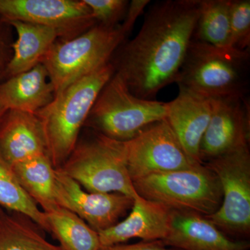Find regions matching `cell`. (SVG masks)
Here are the masks:
<instances>
[{
	"mask_svg": "<svg viewBox=\"0 0 250 250\" xmlns=\"http://www.w3.org/2000/svg\"><path fill=\"white\" fill-rule=\"evenodd\" d=\"M97 24L104 27L119 25L125 18L129 1L126 0H83Z\"/></svg>",
	"mask_w": 250,
	"mask_h": 250,
	"instance_id": "obj_25",
	"label": "cell"
},
{
	"mask_svg": "<svg viewBox=\"0 0 250 250\" xmlns=\"http://www.w3.org/2000/svg\"><path fill=\"white\" fill-rule=\"evenodd\" d=\"M200 0H167L151 6L139 32L112 62L131 93L154 100L177 82L191 43Z\"/></svg>",
	"mask_w": 250,
	"mask_h": 250,
	"instance_id": "obj_1",
	"label": "cell"
},
{
	"mask_svg": "<svg viewBox=\"0 0 250 250\" xmlns=\"http://www.w3.org/2000/svg\"><path fill=\"white\" fill-rule=\"evenodd\" d=\"M140 196L170 210L208 216L218 210L223 192L218 177L200 164L186 170L149 174L133 182Z\"/></svg>",
	"mask_w": 250,
	"mask_h": 250,
	"instance_id": "obj_6",
	"label": "cell"
},
{
	"mask_svg": "<svg viewBox=\"0 0 250 250\" xmlns=\"http://www.w3.org/2000/svg\"><path fill=\"white\" fill-rule=\"evenodd\" d=\"M123 221L99 232L101 248L123 244L132 238L163 241L168 231L170 209L157 202L136 197Z\"/></svg>",
	"mask_w": 250,
	"mask_h": 250,
	"instance_id": "obj_15",
	"label": "cell"
},
{
	"mask_svg": "<svg viewBox=\"0 0 250 250\" xmlns=\"http://www.w3.org/2000/svg\"><path fill=\"white\" fill-rule=\"evenodd\" d=\"M60 169L86 191L139 196L128 172L124 142L99 133L77 143Z\"/></svg>",
	"mask_w": 250,
	"mask_h": 250,
	"instance_id": "obj_7",
	"label": "cell"
},
{
	"mask_svg": "<svg viewBox=\"0 0 250 250\" xmlns=\"http://www.w3.org/2000/svg\"><path fill=\"white\" fill-rule=\"evenodd\" d=\"M0 153L11 165L47 154L45 135L39 117L17 110L6 112L0 123Z\"/></svg>",
	"mask_w": 250,
	"mask_h": 250,
	"instance_id": "obj_16",
	"label": "cell"
},
{
	"mask_svg": "<svg viewBox=\"0 0 250 250\" xmlns=\"http://www.w3.org/2000/svg\"><path fill=\"white\" fill-rule=\"evenodd\" d=\"M149 2L150 1L149 0H132L129 3L125 14L124 22L121 24L122 29L126 36L132 30L135 22L143 14V11Z\"/></svg>",
	"mask_w": 250,
	"mask_h": 250,
	"instance_id": "obj_27",
	"label": "cell"
},
{
	"mask_svg": "<svg viewBox=\"0 0 250 250\" xmlns=\"http://www.w3.org/2000/svg\"><path fill=\"white\" fill-rule=\"evenodd\" d=\"M126 36L121 24L108 27L96 24L73 39L56 41L41 62L55 95L111 62Z\"/></svg>",
	"mask_w": 250,
	"mask_h": 250,
	"instance_id": "obj_4",
	"label": "cell"
},
{
	"mask_svg": "<svg viewBox=\"0 0 250 250\" xmlns=\"http://www.w3.org/2000/svg\"><path fill=\"white\" fill-rule=\"evenodd\" d=\"M100 250H179L166 246L161 241H141L134 244H118Z\"/></svg>",
	"mask_w": 250,
	"mask_h": 250,
	"instance_id": "obj_28",
	"label": "cell"
},
{
	"mask_svg": "<svg viewBox=\"0 0 250 250\" xmlns=\"http://www.w3.org/2000/svg\"><path fill=\"white\" fill-rule=\"evenodd\" d=\"M212 98L179 88L177 98L167 103L166 121L192 162L200 161V148L210 116Z\"/></svg>",
	"mask_w": 250,
	"mask_h": 250,
	"instance_id": "obj_13",
	"label": "cell"
},
{
	"mask_svg": "<svg viewBox=\"0 0 250 250\" xmlns=\"http://www.w3.org/2000/svg\"><path fill=\"white\" fill-rule=\"evenodd\" d=\"M56 196L58 205L73 212L96 231L113 227L131 209L134 199L118 192H90L56 168Z\"/></svg>",
	"mask_w": 250,
	"mask_h": 250,
	"instance_id": "obj_11",
	"label": "cell"
},
{
	"mask_svg": "<svg viewBox=\"0 0 250 250\" xmlns=\"http://www.w3.org/2000/svg\"><path fill=\"white\" fill-rule=\"evenodd\" d=\"M115 72L113 64L108 62L69 85L36 113L42 123L47 156L55 168H60L73 152L95 100Z\"/></svg>",
	"mask_w": 250,
	"mask_h": 250,
	"instance_id": "obj_2",
	"label": "cell"
},
{
	"mask_svg": "<svg viewBox=\"0 0 250 250\" xmlns=\"http://www.w3.org/2000/svg\"><path fill=\"white\" fill-rule=\"evenodd\" d=\"M167 103L135 96L115 72L95 100L85 125L110 139L125 142L165 120Z\"/></svg>",
	"mask_w": 250,
	"mask_h": 250,
	"instance_id": "obj_5",
	"label": "cell"
},
{
	"mask_svg": "<svg viewBox=\"0 0 250 250\" xmlns=\"http://www.w3.org/2000/svg\"><path fill=\"white\" fill-rule=\"evenodd\" d=\"M11 166L21 187L44 213L59 207L56 196V168L47 154Z\"/></svg>",
	"mask_w": 250,
	"mask_h": 250,
	"instance_id": "obj_19",
	"label": "cell"
},
{
	"mask_svg": "<svg viewBox=\"0 0 250 250\" xmlns=\"http://www.w3.org/2000/svg\"><path fill=\"white\" fill-rule=\"evenodd\" d=\"M17 34L11 45L12 56L6 67L5 80L29 71L41 63L42 59L54 42L59 39L57 31L40 24L9 21Z\"/></svg>",
	"mask_w": 250,
	"mask_h": 250,
	"instance_id": "obj_18",
	"label": "cell"
},
{
	"mask_svg": "<svg viewBox=\"0 0 250 250\" xmlns=\"http://www.w3.org/2000/svg\"><path fill=\"white\" fill-rule=\"evenodd\" d=\"M0 206L25 215L49 233L45 213L26 193L18 182L12 166L0 153Z\"/></svg>",
	"mask_w": 250,
	"mask_h": 250,
	"instance_id": "obj_23",
	"label": "cell"
},
{
	"mask_svg": "<svg viewBox=\"0 0 250 250\" xmlns=\"http://www.w3.org/2000/svg\"><path fill=\"white\" fill-rule=\"evenodd\" d=\"M49 233L62 250H100L98 232L73 212L59 207L45 213Z\"/></svg>",
	"mask_w": 250,
	"mask_h": 250,
	"instance_id": "obj_20",
	"label": "cell"
},
{
	"mask_svg": "<svg viewBox=\"0 0 250 250\" xmlns=\"http://www.w3.org/2000/svg\"><path fill=\"white\" fill-rule=\"evenodd\" d=\"M250 1L231 0L230 18V48L249 51Z\"/></svg>",
	"mask_w": 250,
	"mask_h": 250,
	"instance_id": "obj_24",
	"label": "cell"
},
{
	"mask_svg": "<svg viewBox=\"0 0 250 250\" xmlns=\"http://www.w3.org/2000/svg\"><path fill=\"white\" fill-rule=\"evenodd\" d=\"M179 250H249L248 241H236L225 234L203 215L170 210L168 231L161 241Z\"/></svg>",
	"mask_w": 250,
	"mask_h": 250,
	"instance_id": "obj_14",
	"label": "cell"
},
{
	"mask_svg": "<svg viewBox=\"0 0 250 250\" xmlns=\"http://www.w3.org/2000/svg\"><path fill=\"white\" fill-rule=\"evenodd\" d=\"M0 18L52 28L59 40L73 39L97 24L83 0H0Z\"/></svg>",
	"mask_w": 250,
	"mask_h": 250,
	"instance_id": "obj_10",
	"label": "cell"
},
{
	"mask_svg": "<svg viewBox=\"0 0 250 250\" xmlns=\"http://www.w3.org/2000/svg\"><path fill=\"white\" fill-rule=\"evenodd\" d=\"M14 213L0 210V250H62L50 243L31 219Z\"/></svg>",
	"mask_w": 250,
	"mask_h": 250,
	"instance_id": "obj_21",
	"label": "cell"
},
{
	"mask_svg": "<svg viewBox=\"0 0 250 250\" xmlns=\"http://www.w3.org/2000/svg\"><path fill=\"white\" fill-rule=\"evenodd\" d=\"M218 177L223 201L213 214L205 216L225 234L248 241L250 234V153L243 146L208 161Z\"/></svg>",
	"mask_w": 250,
	"mask_h": 250,
	"instance_id": "obj_8",
	"label": "cell"
},
{
	"mask_svg": "<svg viewBox=\"0 0 250 250\" xmlns=\"http://www.w3.org/2000/svg\"><path fill=\"white\" fill-rule=\"evenodd\" d=\"M11 26L0 18V84L5 80L6 67L12 56Z\"/></svg>",
	"mask_w": 250,
	"mask_h": 250,
	"instance_id": "obj_26",
	"label": "cell"
},
{
	"mask_svg": "<svg viewBox=\"0 0 250 250\" xmlns=\"http://www.w3.org/2000/svg\"><path fill=\"white\" fill-rule=\"evenodd\" d=\"M211 116L200 148L202 164L250 143V104L246 97L212 98Z\"/></svg>",
	"mask_w": 250,
	"mask_h": 250,
	"instance_id": "obj_12",
	"label": "cell"
},
{
	"mask_svg": "<svg viewBox=\"0 0 250 250\" xmlns=\"http://www.w3.org/2000/svg\"><path fill=\"white\" fill-rule=\"evenodd\" d=\"M124 144L132 182L149 174L200 165L188 156L166 119L148 126Z\"/></svg>",
	"mask_w": 250,
	"mask_h": 250,
	"instance_id": "obj_9",
	"label": "cell"
},
{
	"mask_svg": "<svg viewBox=\"0 0 250 250\" xmlns=\"http://www.w3.org/2000/svg\"><path fill=\"white\" fill-rule=\"evenodd\" d=\"M54 97L53 85L42 63L0 84V101L8 110L36 114L52 103Z\"/></svg>",
	"mask_w": 250,
	"mask_h": 250,
	"instance_id": "obj_17",
	"label": "cell"
},
{
	"mask_svg": "<svg viewBox=\"0 0 250 250\" xmlns=\"http://www.w3.org/2000/svg\"><path fill=\"white\" fill-rule=\"evenodd\" d=\"M8 111L9 110L7 109V108L0 101V123L2 121L3 118H4L5 114H6V112Z\"/></svg>",
	"mask_w": 250,
	"mask_h": 250,
	"instance_id": "obj_29",
	"label": "cell"
},
{
	"mask_svg": "<svg viewBox=\"0 0 250 250\" xmlns=\"http://www.w3.org/2000/svg\"><path fill=\"white\" fill-rule=\"evenodd\" d=\"M231 0H200L192 40L230 48Z\"/></svg>",
	"mask_w": 250,
	"mask_h": 250,
	"instance_id": "obj_22",
	"label": "cell"
},
{
	"mask_svg": "<svg viewBox=\"0 0 250 250\" xmlns=\"http://www.w3.org/2000/svg\"><path fill=\"white\" fill-rule=\"evenodd\" d=\"M249 62L250 51L192 40L176 83L208 98L246 97Z\"/></svg>",
	"mask_w": 250,
	"mask_h": 250,
	"instance_id": "obj_3",
	"label": "cell"
}]
</instances>
